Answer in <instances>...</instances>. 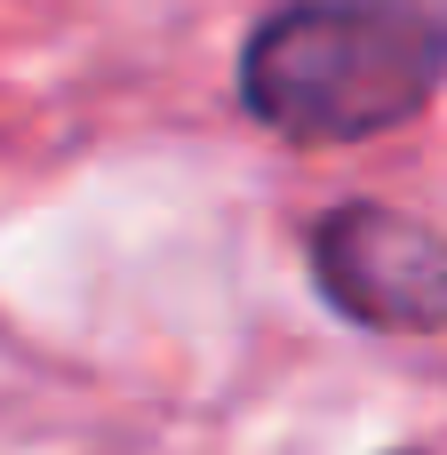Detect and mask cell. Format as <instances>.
Wrapping results in <instances>:
<instances>
[{
  "label": "cell",
  "instance_id": "7a4b0ae2",
  "mask_svg": "<svg viewBox=\"0 0 447 455\" xmlns=\"http://www.w3.org/2000/svg\"><path fill=\"white\" fill-rule=\"evenodd\" d=\"M312 280L320 296L392 336H440L447 328V232L384 208V200H344L312 224Z\"/></svg>",
  "mask_w": 447,
  "mask_h": 455
},
{
  "label": "cell",
  "instance_id": "6da1fadb",
  "mask_svg": "<svg viewBox=\"0 0 447 455\" xmlns=\"http://www.w3.org/2000/svg\"><path fill=\"white\" fill-rule=\"evenodd\" d=\"M447 80V16L424 0H288L240 48V104L288 144H360L416 120Z\"/></svg>",
  "mask_w": 447,
  "mask_h": 455
}]
</instances>
